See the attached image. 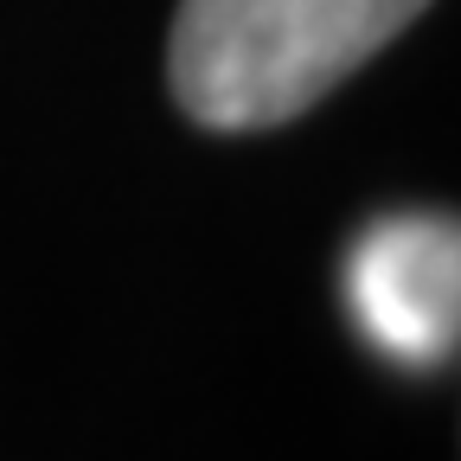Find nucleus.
I'll return each mask as SVG.
<instances>
[{
	"label": "nucleus",
	"instance_id": "obj_1",
	"mask_svg": "<svg viewBox=\"0 0 461 461\" xmlns=\"http://www.w3.org/2000/svg\"><path fill=\"white\" fill-rule=\"evenodd\" d=\"M429 0H180L167 84L199 129L250 135L308 115Z\"/></svg>",
	"mask_w": 461,
	"mask_h": 461
},
{
	"label": "nucleus",
	"instance_id": "obj_2",
	"mask_svg": "<svg viewBox=\"0 0 461 461\" xmlns=\"http://www.w3.org/2000/svg\"><path fill=\"white\" fill-rule=\"evenodd\" d=\"M339 295L359 339L397 372H436L461 353V218L384 212L339 269Z\"/></svg>",
	"mask_w": 461,
	"mask_h": 461
}]
</instances>
